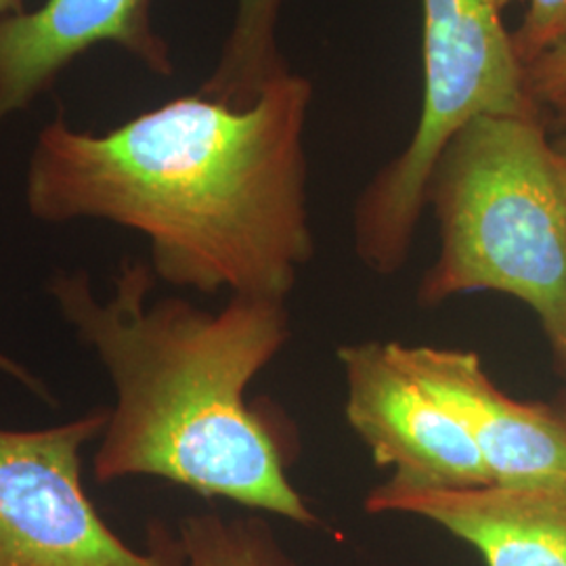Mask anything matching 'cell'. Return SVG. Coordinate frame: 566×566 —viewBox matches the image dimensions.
Returning a JSON list of instances; mask_svg holds the SVG:
<instances>
[{"label":"cell","instance_id":"1","mask_svg":"<svg viewBox=\"0 0 566 566\" xmlns=\"http://www.w3.org/2000/svg\"><path fill=\"white\" fill-rule=\"evenodd\" d=\"M311 99V82L287 72L242 109L185 95L105 133L57 114L30 149L25 208L41 223L137 231L172 287L287 303L315 252Z\"/></svg>","mask_w":566,"mask_h":566},{"label":"cell","instance_id":"2","mask_svg":"<svg viewBox=\"0 0 566 566\" xmlns=\"http://www.w3.org/2000/svg\"><path fill=\"white\" fill-rule=\"evenodd\" d=\"M156 280L149 264L124 259L105 298L86 271H60L46 285L114 386L93 479H163L208 500L324 528L287 476L273 418L245 399L290 343L287 303L229 296L212 313L179 296L149 301Z\"/></svg>","mask_w":566,"mask_h":566},{"label":"cell","instance_id":"3","mask_svg":"<svg viewBox=\"0 0 566 566\" xmlns=\"http://www.w3.org/2000/svg\"><path fill=\"white\" fill-rule=\"evenodd\" d=\"M426 203L439 254L418 285L420 306L512 296L535 313L566 378V172L542 112L468 122L434 166Z\"/></svg>","mask_w":566,"mask_h":566},{"label":"cell","instance_id":"4","mask_svg":"<svg viewBox=\"0 0 566 566\" xmlns=\"http://www.w3.org/2000/svg\"><path fill=\"white\" fill-rule=\"evenodd\" d=\"M512 2L422 0L424 93L418 126L403 151L365 187L353 217L355 252L371 273L395 275L407 263L432 170L468 122L539 109L526 93L525 70L504 25Z\"/></svg>","mask_w":566,"mask_h":566},{"label":"cell","instance_id":"5","mask_svg":"<svg viewBox=\"0 0 566 566\" xmlns=\"http://www.w3.org/2000/svg\"><path fill=\"white\" fill-rule=\"evenodd\" d=\"M107 418L102 407L46 428L0 426V566H185L177 533L151 523L135 549L88 497L84 447Z\"/></svg>","mask_w":566,"mask_h":566},{"label":"cell","instance_id":"6","mask_svg":"<svg viewBox=\"0 0 566 566\" xmlns=\"http://www.w3.org/2000/svg\"><path fill=\"white\" fill-rule=\"evenodd\" d=\"M344 416L395 485L465 489L491 485L483 455L464 426L405 367L399 343L338 348Z\"/></svg>","mask_w":566,"mask_h":566},{"label":"cell","instance_id":"7","mask_svg":"<svg viewBox=\"0 0 566 566\" xmlns=\"http://www.w3.org/2000/svg\"><path fill=\"white\" fill-rule=\"evenodd\" d=\"M405 367L464 426L493 485H566V401L525 403L462 348L399 343Z\"/></svg>","mask_w":566,"mask_h":566},{"label":"cell","instance_id":"8","mask_svg":"<svg viewBox=\"0 0 566 566\" xmlns=\"http://www.w3.org/2000/svg\"><path fill=\"white\" fill-rule=\"evenodd\" d=\"M154 0H46L0 15V128L44 95L88 51L109 44L149 72L170 76V46L158 34Z\"/></svg>","mask_w":566,"mask_h":566},{"label":"cell","instance_id":"9","mask_svg":"<svg viewBox=\"0 0 566 566\" xmlns=\"http://www.w3.org/2000/svg\"><path fill=\"white\" fill-rule=\"evenodd\" d=\"M365 512L424 518L468 546L486 566H566V485L465 489L395 485L365 495Z\"/></svg>","mask_w":566,"mask_h":566},{"label":"cell","instance_id":"10","mask_svg":"<svg viewBox=\"0 0 566 566\" xmlns=\"http://www.w3.org/2000/svg\"><path fill=\"white\" fill-rule=\"evenodd\" d=\"M283 0H235L221 57L200 86V95L242 109L290 72L277 42Z\"/></svg>","mask_w":566,"mask_h":566},{"label":"cell","instance_id":"11","mask_svg":"<svg viewBox=\"0 0 566 566\" xmlns=\"http://www.w3.org/2000/svg\"><path fill=\"white\" fill-rule=\"evenodd\" d=\"M177 537L185 566H303L261 516L189 514Z\"/></svg>","mask_w":566,"mask_h":566},{"label":"cell","instance_id":"12","mask_svg":"<svg viewBox=\"0 0 566 566\" xmlns=\"http://www.w3.org/2000/svg\"><path fill=\"white\" fill-rule=\"evenodd\" d=\"M566 44V0H528L525 20L512 34L514 55L526 70L549 51Z\"/></svg>","mask_w":566,"mask_h":566},{"label":"cell","instance_id":"13","mask_svg":"<svg viewBox=\"0 0 566 566\" xmlns=\"http://www.w3.org/2000/svg\"><path fill=\"white\" fill-rule=\"evenodd\" d=\"M525 86L539 109H549L556 118L566 116V44L526 67Z\"/></svg>","mask_w":566,"mask_h":566},{"label":"cell","instance_id":"14","mask_svg":"<svg viewBox=\"0 0 566 566\" xmlns=\"http://www.w3.org/2000/svg\"><path fill=\"white\" fill-rule=\"evenodd\" d=\"M0 374L7 376V378H11V380H15L18 385L23 386L28 392H32L34 397H39L44 403H57L55 397H53V392H51V388L44 385L32 369H28L25 365L20 364L18 359H13L11 355H7V353H2V350H0Z\"/></svg>","mask_w":566,"mask_h":566},{"label":"cell","instance_id":"15","mask_svg":"<svg viewBox=\"0 0 566 566\" xmlns=\"http://www.w3.org/2000/svg\"><path fill=\"white\" fill-rule=\"evenodd\" d=\"M25 11V0H0V15H13Z\"/></svg>","mask_w":566,"mask_h":566},{"label":"cell","instance_id":"16","mask_svg":"<svg viewBox=\"0 0 566 566\" xmlns=\"http://www.w3.org/2000/svg\"><path fill=\"white\" fill-rule=\"evenodd\" d=\"M554 147H556V151H558V158H560V163L565 166L566 172V130L565 135H563L558 142L554 143Z\"/></svg>","mask_w":566,"mask_h":566},{"label":"cell","instance_id":"17","mask_svg":"<svg viewBox=\"0 0 566 566\" xmlns=\"http://www.w3.org/2000/svg\"><path fill=\"white\" fill-rule=\"evenodd\" d=\"M558 122H560V126H563V130H566V116H563V118H558Z\"/></svg>","mask_w":566,"mask_h":566}]
</instances>
